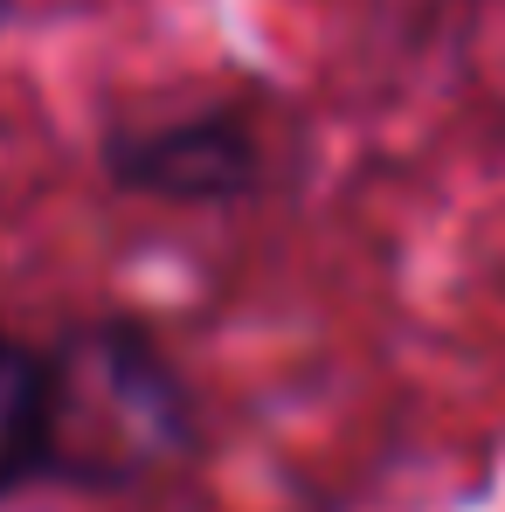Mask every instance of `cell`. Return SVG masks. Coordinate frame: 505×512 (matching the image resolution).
Masks as SVG:
<instances>
[{"label":"cell","mask_w":505,"mask_h":512,"mask_svg":"<svg viewBox=\"0 0 505 512\" xmlns=\"http://www.w3.org/2000/svg\"><path fill=\"white\" fill-rule=\"evenodd\" d=\"M201 450V402L139 319H77L49 340V485L125 499Z\"/></svg>","instance_id":"6da1fadb"},{"label":"cell","mask_w":505,"mask_h":512,"mask_svg":"<svg viewBox=\"0 0 505 512\" xmlns=\"http://www.w3.org/2000/svg\"><path fill=\"white\" fill-rule=\"evenodd\" d=\"M104 180L173 208L250 201L270 180V146L243 104H187L160 118H125L104 132Z\"/></svg>","instance_id":"7a4b0ae2"},{"label":"cell","mask_w":505,"mask_h":512,"mask_svg":"<svg viewBox=\"0 0 505 512\" xmlns=\"http://www.w3.org/2000/svg\"><path fill=\"white\" fill-rule=\"evenodd\" d=\"M49 485V346L0 326V506Z\"/></svg>","instance_id":"3957f363"},{"label":"cell","mask_w":505,"mask_h":512,"mask_svg":"<svg viewBox=\"0 0 505 512\" xmlns=\"http://www.w3.org/2000/svg\"><path fill=\"white\" fill-rule=\"evenodd\" d=\"M7 14H14V0H0V21H7Z\"/></svg>","instance_id":"277c9868"}]
</instances>
